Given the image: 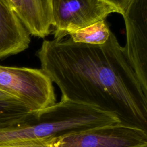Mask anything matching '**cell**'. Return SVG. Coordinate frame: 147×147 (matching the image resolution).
Wrapping results in <instances>:
<instances>
[{"instance_id": "cell-1", "label": "cell", "mask_w": 147, "mask_h": 147, "mask_svg": "<svg viewBox=\"0 0 147 147\" xmlns=\"http://www.w3.org/2000/svg\"><path fill=\"white\" fill-rule=\"evenodd\" d=\"M37 55L61 98L114 113L121 123L147 135V100L113 32L101 45L76 43L69 37L44 40Z\"/></svg>"}, {"instance_id": "cell-2", "label": "cell", "mask_w": 147, "mask_h": 147, "mask_svg": "<svg viewBox=\"0 0 147 147\" xmlns=\"http://www.w3.org/2000/svg\"><path fill=\"white\" fill-rule=\"evenodd\" d=\"M0 90L32 111L56 102L53 82L41 69L0 65Z\"/></svg>"}, {"instance_id": "cell-3", "label": "cell", "mask_w": 147, "mask_h": 147, "mask_svg": "<svg viewBox=\"0 0 147 147\" xmlns=\"http://www.w3.org/2000/svg\"><path fill=\"white\" fill-rule=\"evenodd\" d=\"M52 28L55 39L106 20L120 10L105 0H51Z\"/></svg>"}, {"instance_id": "cell-4", "label": "cell", "mask_w": 147, "mask_h": 147, "mask_svg": "<svg viewBox=\"0 0 147 147\" xmlns=\"http://www.w3.org/2000/svg\"><path fill=\"white\" fill-rule=\"evenodd\" d=\"M52 147H147V135L120 122L56 137Z\"/></svg>"}, {"instance_id": "cell-5", "label": "cell", "mask_w": 147, "mask_h": 147, "mask_svg": "<svg viewBox=\"0 0 147 147\" xmlns=\"http://www.w3.org/2000/svg\"><path fill=\"white\" fill-rule=\"evenodd\" d=\"M122 16L125 52L147 100V0H133Z\"/></svg>"}, {"instance_id": "cell-6", "label": "cell", "mask_w": 147, "mask_h": 147, "mask_svg": "<svg viewBox=\"0 0 147 147\" xmlns=\"http://www.w3.org/2000/svg\"><path fill=\"white\" fill-rule=\"evenodd\" d=\"M30 34L17 14L0 0V59L26 49Z\"/></svg>"}, {"instance_id": "cell-7", "label": "cell", "mask_w": 147, "mask_h": 147, "mask_svg": "<svg viewBox=\"0 0 147 147\" xmlns=\"http://www.w3.org/2000/svg\"><path fill=\"white\" fill-rule=\"evenodd\" d=\"M18 16L30 35L39 38L48 36L52 28L51 0H21Z\"/></svg>"}, {"instance_id": "cell-8", "label": "cell", "mask_w": 147, "mask_h": 147, "mask_svg": "<svg viewBox=\"0 0 147 147\" xmlns=\"http://www.w3.org/2000/svg\"><path fill=\"white\" fill-rule=\"evenodd\" d=\"M111 32L106 20H103L71 32L68 36L69 38L76 43L101 45L107 41Z\"/></svg>"}, {"instance_id": "cell-9", "label": "cell", "mask_w": 147, "mask_h": 147, "mask_svg": "<svg viewBox=\"0 0 147 147\" xmlns=\"http://www.w3.org/2000/svg\"><path fill=\"white\" fill-rule=\"evenodd\" d=\"M33 112L17 99H0V127L24 121Z\"/></svg>"}, {"instance_id": "cell-10", "label": "cell", "mask_w": 147, "mask_h": 147, "mask_svg": "<svg viewBox=\"0 0 147 147\" xmlns=\"http://www.w3.org/2000/svg\"><path fill=\"white\" fill-rule=\"evenodd\" d=\"M56 138V137L18 144L1 145L0 147H52L53 141Z\"/></svg>"}, {"instance_id": "cell-11", "label": "cell", "mask_w": 147, "mask_h": 147, "mask_svg": "<svg viewBox=\"0 0 147 147\" xmlns=\"http://www.w3.org/2000/svg\"><path fill=\"white\" fill-rule=\"evenodd\" d=\"M105 1L113 5L117 9H118L121 13V15L122 16L127 10L129 6H130V5L133 1V0H105Z\"/></svg>"}, {"instance_id": "cell-12", "label": "cell", "mask_w": 147, "mask_h": 147, "mask_svg": "<svg viewBox=\"0 0 147 147\" xmlns=\"http://www.w3.org/2000/svg\"><path fill=\"white\" fill-rule=\"evenodd\" d=\"M7 6L11 8L14 12L18 14L22 6L21 0H2Z\"/></svg>"}, {"instance_id": "cell-13", "label": "cell", "mask_w": 147, "mask_h": 147, "mask_svg": "<svg viewBox=\"0 0 147 147\" xmlns=\"http://www.w3.org/2000/svg\"><path fill=\"white\" fill-rule=\"evenodd\" d=\"M16 99L10 95L0 90V99Z\"/></svg>"}]
</instances>
